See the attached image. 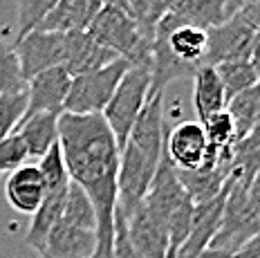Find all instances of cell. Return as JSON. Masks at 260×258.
<instances>
[{
    "label": "cell",
    "mask_w": 260,
    "mask_h": 258,
    "mask_svg": "<svg viewBox=\"0 0 260 258\" xmlns=\"http://www.w3.org/2000/svg\"><path fill=\"white\" fill-rule=\"evenodd\" d=\"M58 146L74 184L90 198L96 216L94 258H115V213L119 155L117 139L101 115L58 117Z\"/></svg>",
    "instance_id": "1"
},
{
    "label": "cell",
    "mask_w": 260,
    "mask_h": 258,
    "mask_svg": "<svg viewBox=\"0 0 260 258\" xmlns=\"http://www.w3.org/2000/svg\"><path fill=\"white\" fill-rule=\"evenodd\" d=\"M92 41L110 50L117 58H123L128 66H150L153 34L144 29L133 16L117 7H104L88 27Z\"/></svg>",
    "instance_id": "2"
},
{
    "label": "cell",
    "mask_w": 260,
    "mask_h": 258,
    "mask_svg": "<svg viewBox=\"0 0 260 258\" xmlns=\"http://www.w3.org/2000/svg\"><path fill=\"white\" fill-rule=\"evenodd\" d=\"M150 96V66H130L119 81L110 104L104 110V119L117 139L119 150L133 131L137 117L142 115Z\"/></svg>",
    "instance_id": "3"
},
{
    "label": "cell",
    "mask_w": 260,
    "mask_h": 258,
    "mask_svg": "<svg viewBox=\"0 0 260 258\" xmlns=\"http://www.w3.org/2000/svg\"><path fill=\"white\" fill-rule=\"evenodd\" d=\"M128 68L130 66L123 58H117L104 68L72 77L63 112H68V115H104L106 106L110 104L112 94H115L117 85Z\"/></svg>",
    "instance_id": "4"
},
{
    "label": "cell",
    "mask_w": 260,
    "mask_h": 258,
    "mask_svg": "<svg viewBox=\"0 0 260 258\" xmlns=\"http://www.w3.org/2000/svg\"><path fill=\"white\" fill-rule=\"evenodd\" d=\"M258 234L260 220L251 200H249V184H238V182L226 180L224 216H222L220 231L215 234L209 247L234 256L240 247H245Z\"/></svg>",
    "instance_id": "5"
},
{
    "label": "cell",
    "mask_w": 260,
    "mask_h": 258,
    "mask_svg": "<svg viewBox=\"0 0 260 258\" xmlns=\"http://www.w3.org/2000/svg\"><path fill=\"white\" fill-rule=\"evenodd\" d=\"M68 47H70V34H58V31L34 29L23 39H18L14 50L16 56H18L25 81H29L31 77L52 68L65 70Z\"/></svg>",
    "instance_id": "6"
},
{
    "label": "cell",
    "mask_w": 260,
    "mask_h": 258,
    "mask_svg": "<svg viewBox=\"0 0 260 258\" xmlns=\"http://www.w3.org/2000/svg\"><path fill=\"white\" fill-rule=\"evenodd\" d=\"M142 204L150 216L164 224L166 231H169L171 220L175 218L182 209H186L193 204V200L186 196V191H184L180 177H177L175 166H173L171 159L166 157V153L161 155L159 169H157L153 182H150V189L146 193Z\"/></svg>",
    "instance_id": "7"
},
{
    "label": "cell",
    "mask_w": 260,
    "mask_h": 258,
    "mask_svg": "<svg viewBox=\"0 0 260 258\" xmlns=\"http://www.w3.org/2000/svg\"><path fill=\"white\" fill-rule=\"evenodd\" d=\"M256 31H253L240 16H231L224 23L215 25L209 29V50L204 66H222V63L234 61H251L253 43H256Z\"/></svg>",
    "instance_id": "8"
},
{
    "label": "cell",
    "mask_w": 260,
    "mask_h": 258,
    "mask_svg": "<svg viewBox=\"0 0 260 258\" xmlns=\"http://www.w3.org/2000/svg\"><path fill=\"white\" fill-rule=\"evenodd\" d=\"M209 142L198 119H182L166 131L164 153L177 171H198L204 164Z\"/></svg>",
    "instance_id": "9"
},
{
    "label": "cell",
    "mask_w": 260,
    "mask_h": 258,
    "mask_svg": "<svg viewBox=\"0 0 260 258\" xmlns=\"http://www.w3.org/2000/svg\"><path fill=\"white\" fill-rule=\"evenodd\" d=\"M70 83H72V77L63 68H52L31 77L27 81V115L25 117L39 115V112L63 115Z\"/></svg>",
    "instance_id": "10"
},
{
    "label": "cell",
    "mask_w": 260,
    "mask_h": 258,
    "mask_svg": "<svg viewBox=\"0 0 260 258\" xmlns=\"http://www.w3.org/2000/svg\"><path fill=\"white\" fill-rule=\"evenodd\" d=\"M224 202H226V184L218 198L202 204H195L188 238L184 240V245L180 247L175 258H198L204 249H209L211 240L220 231L222 216H224Z\"/></svg>",
    "instance_id": "11"
},
{
    "label": "cell",
    "mask_w": 260,
    "mask_h": 258,
    "mask_svg": "<svg viewBox=\"0 0 260 258\" xmlns=\"http://www.w3.org/2000/svg\"><path fill=\"white\" fill-rule=\"evenodd\" d=\"M126 220L130 247L139 258H169V231L139 204Z\"/></svg>",
    "instance_id": "12"
},
{
    "label": "cell",
    "mask_w": 260,
    "mask_h": 258,
    "mask_svg": "<svg viewBox=\"0 0 260 258\" xmlns=\"http://www.w3.org/2000/svg\"><path fill=\"white\" fill-rule=\"evenodd\" d=\"M96 234L58 220L52 227L45 245L41 247V258H94Z\"/></svg>",
    "instance_id": "13"
},
{
    "label": "cell",
    "mask_w": 260,
    "mask_h": 258,
    "mask_svg": "<svg viewBox=\"0 0 260 258\" xmlns=\"http://www.w3.org/2000/svg\"><path fill=\"white\" fill-rule=\"evenodd\" d=\"M45 193V180L36 164H25L16 169L5 182V198H7L9 207L25 216H34Z\"/></svg>",
    "instance_id": "14"
},
{
    "label": "cell",
    "mask_w": 260,
    "mask_h": 258,
    "mask_svg": "<svg viewBox=\"0 0 260 258\" xmlns=\"http://www.w3.org/2000/svg\"><path fill=\"white\" fill-rule=\"evenodd\" d=\"M104 9L101 0H58L56 7L45 16L39 31H58V34H77L88 31L92 20Z\"/></svg>",
    "instance_id": "15"
},
{
    "label": "cell",
    "mask_w": 260,
    "mask_h": 258,
    "mask_svg": "<svg viewBox=\"0 0 260 258\" xmlns=\"http://www.w3.org/2000/svg\"><path fill=\"white\" fill-rule=\"evenodd\" d=\"M226 92L213 66H202L193 77V110L200 123L226 110Z\"/></svg>",
    "instance_id": "16"
},
{
    "label": "cell",
    "mask_w": 260,
    "mask_h": 258,
    "mask_svg": "<svg viewBox=\"0 0 260 258\" xmlns=\"http://www.w3.org/2000/svg\"><path fill=\"white\" fill-rule=\"evenodd\" d=\"M58 117L52 112L29 115L16 128V135L23 139L29 159H41L54 144H58Z\"/></svg>",
    "instance_id": "17"
},
{
    "label": "cell",
    "mask_w": 260,
    "mask_h": 258,
    "mask_svg": "<svg viewBox=\"0 0 260 258\" xmlns=\"http://www.w3.org/2000/svg\"><path fill=\"white\" fill-rule=\"evenodd\" d=\"M68 186H58V189L47 191L41 207L36 209V213L31 216V222L25 231V245L31 247L36 254H39L41 247L45 245L52 227L63 216V204H65V196H68Z\"/></svg>",
    "instance_id": "18"
},
{
    "label": "cell",
    "mask_w": 260,
    "mask_h": 258,
    "mask_svg": "<svg viewBox=\"0 0 260 258\" xmlns=\"http://www.w3.org/2000/svg\"><path fill=\"white\" fill-rule=\"evenodd\" d=\"M229 169L231 162H222L215 169H198V171H177V177H180L186 196L193 200V204H202L209 202L213 198H218L222 191H224L226 177H229Z\"/></svg>",
    "instance_id": "19"
},
{
    "label": "cell",
    "mask_w": 260,
    "mask_h": 258,
    "mask_svg": "<svg viewBox=\"0 0 260 258\" xmlns=\"http://www.w3.org/2000/svg\"><path fill=\"white\" fill-rule=\"evenodd\" d=\"M164 14H171L204 29L224 23V0H164Z\"/></svg>",
    "instance_id": "20"
},
{
    "label": "cell",
    "mask_w": 260,
    "mask_h": 258,
    "mask_svg": "<svg viewBox=\"0 0 260 258\" xmlns=\"http://www.w3.org/2000/svg\"><path fill=\"white\" fill-rule=\"evenodd\" d=\"M226 112H229L236 123L238 142L245 139L249 135V131L260 121V81L256 85H251L249 90H245V92L234 96L226 104Z\"/></svg>",
    "instance_id": "21"
},
{
    "label": "cell",
    "mask_w": 260,
    "mask_h": 258,
    "mask_svg": "<svg viewBox=\"0 0 260 258\" xmlns=\"http://www.w3.org/2000/svg\"><path fill=\"white\" fill-rule=\"evenodd\" d=\"M61 220L74 224V227L90 229L96 234V216H94V209H92L90 198L85 196V191L81 189L79 184H74L72 180H70V186H68V196H65Z\"/></svg>",
    "instance_id": "22"
},
{
    "label": "cell",
    "mask_w": 260,
    "mask_h": 258,
    "mask_svg": "<svg viewBox=\"0 0 260 258\" xmlns=\"http://www.w3.org/2000/svg\"><path fill=\"white\" fill-rule=\"evenodd\" d=\"M215 72H218L220 81L224 85V92H226V99L229 101L260 81V77H258L251 61L222 63V66H215Z\"/></svg>",
    "instance_id": "23"
},
{
    "label": "cell",
    "mask_w": 260,
    "mask_h": 258,
    "mask_svg": "<svg viewBox=\"0 0 260 258\" xmlns=\"http://www.w3.org/2000/svg\"><path fill=\"white\" fill-rule=\"evenodd\" d=\"M27 115V88L0 94V142L14 135Z\"/></svg>",
    "instance_id": "24"
},
{
    "label": "cell",
    "mask_w": 260,
    "mask_h": 258,
    "mask_svg": "<svg viewBox=\"0 0 260 258\" xmlns=\"http://www.w3.org/2000/svg\"><path fill=\"white\" fill-rule=\"evenodd\" d=\"M58 0H18L16 3V41L34 31L45 16L56 7Z\"/></svg>",
    "instance_id": "25"
},
{
    "label": "cell",
    "mask_w": 260,
    "mask_h": 258,
    "mask_svg": "<svg viewBox=\"0 0 260 258\" xmlns=\"http://www.w3.org/2000/svg\"><path fill=\"white\" fill-rule=\"evenodd\" d=\"M25 88H27V81L23 77V70H20L14 45H9V43L0 39V94L18 92V90H25Z\"/></svg>",
    "instance_id": "26"
},
{
    "label": "cell",
    "mask_w": 260,
    "mask_h": 258,
    "mask_svg": "<svg viewBox=\"0 0 260 258\" xmlns=\"http://www.w3.org/2000/svg\"><path fill=\"white\" fill-rule=\"evenodd\" d=\"M202 128H204V135H207V142L211 146H215L220 150L236 146V142H238L236 123L226 110H222L218 115L211 117V119H207L202 123Z\"/></svg>",
    "instance_id": "27"
},
{
    "label": "cell",
    "mask_w": 260,
    "mask_h": 258,
    "mask_svg": "<svg viewBox=\"0 0 260 258\" xmlns=\"http://www.w3.org/2000/svg\"><path fill=\"white\" fill-rule=\"evenodd\" d=\"M36 166H39L43 180H45L47 191L70 184V175H68V169H65V159H63V153H61V146H58V144H54V146L39 159Z\"/></svg>",
    "instance_id": "28"
},
{
    "label": "cell",
    "mask_w": 260,
    "mask_h": 258,
    "mask_svg": "<svg viewBox=\"0 0 260 258\" xmlns=\"http://www.w3.org/2000/svg\"><path fill=\"white\" fill-rule=\"evenodd\" d=\"M27 159H29L27 148H25L23 139L16 135V133L0 142V175L14 173L16 169H20V166L27 164Z\"/></svg>",
    "instance_id": "29"
},
{
    "label": "cell",
    "mask_w": 260,
    "mask_h": 258,
    "mask_svg": "<svg viewBox=\"0 0 260 258\" xmlns=\"http://www.w3.org/2000/svg\"><path fill=\"white\" fill-rule=\"evenodd\" d=\"M115 258H139L135 249L130 247L128 231H126V220L121 213H115Z\"/></svg>",
    "instance_id": "30"
},
{
    "label": "cell",
    "mask_w": 260,
    "mask_h": 258,
    "mask_svg": "<svg viewBox=\"0 0 260 258\" xmlns=\"http://www.w3.org/2000/svg\"><path fill=\"white\" fill-rule=\"evenodd\" d=\"M251 3H253V0H224V14H226V18L240 14L242 9L249 7Z\"/></svg>",
    "instance_id": "31"
},
{
    "label": "cell",
    "mask_w": 260,
    "mask_h": 258,
    "mask_svg": "<svg viewBox=\"0 0 260 258\" xmlns=\"http://www.w3.org/2000/svg\"><path fill=\"white\" fill-rule=\"evenodd\" d=\"M249 200H251L253 209L258 213V220H260V173L253 177V182L249 184Z\"/></svg>",
    "instance_id": "32"
},
{
    "label": "cell",
    "mask_w": 260,
    "mask_h": 258,
    "mask_svg": "<svg viewBox=\"0 0 260 258\" xmlns=\"http://www.w3.org/2000/svg\"><path fill=\"white\" fill-rule=\"evenodd\" d=\"M240 144H245V146H249V148H258L260 150V121L251 128V131H249V135L245 139H240Z\"/></svg>",
    "instance_id": "33"
},
{
    "label": "cell",
    "mask_w": 260,
    "mask_h": 258,
    "mask_svg": "<svg viewBox=\"0 0 260 258\" xmlns=\"http://www.w3.org/2000/svg\"><path fill=\"white\" fill-rule=\"evenodd\" d=\"M251 63H253V68H256V72H258V77H260V34L256 36V43H253Z\"/></svg>",
    "instance_id": "34"
},
{
    "label": "cell",
    "mask_w": 260,
    "mask_h": 258,
    "mask_svg": "<svg viewBox=\"0 0 260 258\" xmlns=\"http://www.w3.org/2000/svg\"><path fill=\"white\" fill-rule=\"evenodd\" d=\"M198 258H231V254H226V251H218V249H204L202 254H200Z\"/></svg>",
    "instance_id": "35"
},
{
    "label": "cell",
    "mask_w": 260,
    "mask_h": 258,
    "mask_svg": "<svg viewBox=\"0 0 260 258\" xmlns=\"http://www.w3.org/2000/svg\"><path fill=\"white\" fill-rule=\"evenodd\" d=\"M0 177H3V175H0Z\"/></svg>",
    "instance_id": "36"
}]
</instances>
